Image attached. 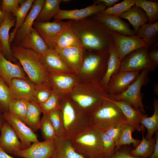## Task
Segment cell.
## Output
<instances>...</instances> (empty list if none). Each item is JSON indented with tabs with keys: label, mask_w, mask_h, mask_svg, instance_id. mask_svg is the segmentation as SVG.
Segmentation results:
<instances>
[{
	"label": "cell",
	"mask_w": 158,
	"mask_h": 158,
	"mask_svg": "<svg viewBox=\"0 0 158 158\" xmlns=\"http://www.w3.org/2000/svg\"><path fill=\"white\" fill-rule=\"evenodd\" d=\"M69 25V20L67 22L54 20L52 22L35 21L33 27L44 41L49 49L55 50L57 38L62 32Z\"/></svg>",
	"instance_id": "10"
},
{
	"label": "cell",
	"mask_w": 158,
	"mask_h": 158,
	"mask_svg": "<svg viewBox=\"0 0 158 158\" xmlns=\"http://www.w3.org/2000/svg\"><path fill=\"white\" fill-rule=\"evenodd\" d=\"M54 90L49 80L39 84H34L33 100L40 105L49 98Z\"/></svg>",
	"instance_id": "37"
},
{
	"label": "cell",
	"mask_w": 158,
	"mask_h": 158,
	"mask_svg": "<svg viewBox=\"0 0 158 158\" xmlns=\"http://www.w3.org/2000/svg\"><path fill=\"white\" fill-rule=\"evenodd\" d=\"M140 71H119L113 74L108 83V94L115 96L125 91L136 79Z\"/></svg>",
	"instance_id": "12"
},
{
	"label": "cell",
	"mask_w": 158,
	"mask_h": 158,
	"mask_svg": "<svg viewBox=\"0 0 158 158\" xmlns=\"http://www.w3.org/2000/svg\"><path fill=\"white\" fill-rule=\"evenodd\" d=\"M119 16L121 18L127 19L129 21L134 29L135 35L139 28L148 20L144 11L135 4L129 10Z\"/></svg>",
	"instance_id": "29"
},
{
	"label": "cell",
	"mask_w": 158,
	"mask_h": 158,
	"mask_svg": "<svg viewBox=\"0 0 158 158\" xmlns=\"http://www.w3.org/2000/svg\"><path fill=\"white\" fill-rule=\"evenodd\" d=\"M109 51H85L83 64L77 75L80 81L98 83L106 71Z\"/></svg>",
	"instance_id": "5"
},
{
	"label": "cell",
	"mask_w": 158,
	"mask_h": 158,
	"mask_svg": "<svg viewBox=\"0 0 158 158\" xmlns=\"http://www.w3.org/2000/svg\"><path fill=\"white\" fill-rule=\"evenodd\" d=\"M19 46L33 50L40 55L46 53L49 49L37 31L32 27L23 37Z\"/></svg>",
	"instance_id": "23"
},
{
	"label": "cell",
	"mask_w": 158,
	"mask_h": 158,
	"mask_svg": "<svg viewBox=\"0 0 158 158\" xmlns=\"http://www.w3.org/2000/svg\"><path fill=\"white\" fill-rule=\"evenodd\" d=\"M0 77L8 86L12 80L18 78L28 79L23 68L7 59L0 52Z\"/></svg>",
	"instance_id": "21"
},
{
	"label": "cell",
	"mask_w": 158,
	"mask_h": 158,
	"mask_svg": "<svg viewBox=\"0 0 158 158\" xmlns=\"http://www.w3.org/2000/svg\"><path fill=\"white\" fill-rule=\"evenodd\" d=\"M2 46L1 42L0 41V52H2Z\"/></svg>",
	"instance_id": "57"
},
{
	"label": "cell",
	"mask_w": 158,
	"mask_h": 158,
	"mask_svg": "<svg viewBox=\"0 0 158 158\" xmlns=\"http://www.w3.org/2000/svg\"><path fill=\"white\" fill-rule=\"evenodd\" d=\"M42 113L39 104L33 100H28L25 123L34 132L40 129V116Z\"/></svg>",
	"instance_id": "31"
},
{
	"label": "cell",
	"mask_w": 158,
	"mask_h": 158,
	"mask_svg": "<svg viewBox=\"0 0 158 158\" xmlns=\"http://www.w3.org/2000/svg\"><path fill=\"white\" fill-rule=\"evenodd\" d=\"M59 109L65 138L70 140L91 124L90 115L80 109L67 94H60Z\"/></svg>",
	"instance_id": "2"
},
{
	"label": "cell",
	"mask_w": 158,
	"mask_h": 158,
	"mask_svg": "<svg viewBox=\"0 0 158 158\" xmlns=\"http://www.w3.org/2000/svg\"><path fill=\"white\" fill-rule=\"evenodd\" d=\"M16 19H12L8 13L3 23L0 26V41L2 46V53L10 61L15 62L16 59L12 55L9 41L10 29L15 25Z\"/></svg>",
	"instance_id": "26"
},
{
	"label": "cell",
	"mask_w": 158,
	"mask_h": 158,
	"mask_svg": "<svg viewBox=\"0 0 158 158\" xmlns=\"http://www.w3.org/2000/svg\"><path fill=\"white\" fill-rule=\"evenodd\" d=\"M141 131L142 134V139L140 144L135 149L131 150V155L144 158H148L151 155L154 150L155 143V136L147 140L145 138L144 131V127L140 125Z\"/></svg>",
	"instance_id": "32"
},
{
	"label": "cell",
	"mask_w": 158,
	"mask_h": 158,
	"mask_svg": "<svg viewBox=\"0 0 158 158\" xmlns=\"http://www.w3.org/2000/svg\"><path fill=\"white\" fill-rule=\"evenodd\" d=\"M44 1L35 0L24 22L17 31L14 39L17 44H20L23 37L33 27L34 22L42 8Z\"/></svg>",
	"instance_id": "24"
},
{
	"label": "cell",
	"mask_w": 158,
	"mask_h": 158,
	"mask_svg": "<svg viewBox=\"0 0 158 158\" xmlns=\"http://www.w3.org/2000/svg\"><path fill=\"white\" fill-rule=\"evenodd\" d=\"M60 94L54 89L49 98L40 105L43 114H48L50 112L59 109Z\"/></svg>",
	"instance_id": "43"
},
{
	"label": "cell",
	"mask_w": 158,
	"mask_h": 158,
	"mask_svg": "<svg viewBox=\"0 0 158 158\" xmlns=\"http://www.w3.org/2000/svg\"><path fill=\"white\" fill-rule=\"evenodd\" d=\"M3 117L13 128L22 143L24 149L29 147L32 143L39 141L37 135L25 123L8 111L4 112Z\"/></svg>",
	"instance_id": "11"
},
{
	"label": "cell",
	"mask_w": 158,
	"mask_h": 158,
	"mask_svg": "<svg viewBox=\"0 0 158 158\" xmlns=\"http://www.w3.org/2000/svg\"><path fill=\"white\" fill-rule=\"evenodd\" d=\"M155 143L153 152L148 158H158V131L155 133Z\"/></svg>",
	"instance_id": "52"
},
{
	"label": "cell",
	"mask_w": 158,
	"mask_h": 158,
	"mask_svg": "<svg viewBox=\"0 0 158 158\" xmlns=\"http://www.w3.org/2000/svg\"><path fill=\"white\" fill-rule=\"evenodd\" d=\"M154 112L153 114L150 117L147 116L142 118L140 124L145 127L147 133L145 138L147 140L152 138L154 134L158 129V100L155 98L153 102Z\"/></svg>",
	"instance_id": "35"
},
{
	"label": "cell",
	"mask_w": 158,
	"mask_h": 158,
	"mask_svg": "<svg viewBox=\"0 0 158 158\" xmlns=\"http://www.w3.org/2000/svg\"><path fill=\"white\" fill-rule=\"evenodd\" d=\"M61 0H44L42 8L35 21L49 22L61 10L59 5Z\"/></svg>",
	"instance_id": "33"
},
{
	"label": "cell",
	"mask_w": 158,
	"mask_h": 158,
	"mask_svg": "<svg viewBox=\"0 0 158 158\" xmlns=\"http://www.w3.org/2000/svg\"><path fill=\"white\" fill-rule=\"evenodd\" d=\"M136 35L141 38L149 49L155 46L157 42L158 22L145 23L138 30Z\"/></svg>",
	"instance_id": "30"
},
{
	"label": "cell",
	"mask_w": 158,
	"mask_h": 158,
	"mask_svg": "<svg viewBox=\"0 0 158 158\" xmlns=\"http://www.w3.org/2000/svg\"><path fill=\"white\" fill-rule=\"evenodd\" d=\"M55 141V150L51 158H88L77 152L70 140L57 137Z\"/></svg>",
	"instance_id": "28"
},
{
	"label": "cell",
	"mask_w": 158,
	"mask_h": 158,
	"mask_svg": "<svg viewBox=\"0 0 158 158\" xmlns=\"http://www.w3.org/2000/svg\"><path fill=\"white\" fill-rule=\"evenodd\" d=\"M56 148L55 140L33 143L28 148L11 154L23 158H51Z\"/></svg>",
	"instance_id": "13"
},
{
	"label": "cell",
	"mask_w": 158,
	"mask_h": 158,
	"mask_svg": "<svg viewBox=\"0 0 158 158\" xmlns=\"http://www.w3.org/2000/svg\"><path fill=\"white\" fill-rule=\"evenodd\" d=\"M94 16L111 31L128 36L136 35L128 24L119 16L114 15L96 16Z\"/></svg>",
	"instance_id": "22"
},
{
	"label": "cell",
	"mask_w": 158,
	"mask_h": 158,
	"mask_svg": "<svg viewBox=\"0 0 158 158\" xmlns=\"http://www.w3.org/2000/svg\"><path fill=\"white\" fill-rule=\"evenodd\" d=\"M135 5L145 11L148 18V23H153L157 21V2L146 0H135Z\"/></svg>",
	"instance_id": "39"
},
{
	"label": "cell",
	"mask_w": 158,
	"mask_h": 158,
	"mask_svg": "<svg viewBox=\"0 0 158 158\" xmlns=\"http://www.w3.org/2000/svg\"><path fill=\"white\" fill-rule=\"evenodd\" d=\"M47 114L55 129L57 137L64 138L62 115L60 109L52 111Z\"/></svg>",
	"instance_id": "45"
},
{
	"label": "cell",
	"mask_w": 158,
	"mask_h": 158,
	"mask_svg": "<svg viewBox=\"0 0 158 158\" xmlns=\"http://www.w3.org/2000/svg\"><path fill=\"white\" fill-rule=\"evenodd\" d=\"M69 21L70 27L85 51H109L114 43L111 32L94 16Z\"/></svg>",
	"instance_id": "1"
},
{
	"label": "cell",
	"mask_w": 158,
	"mask_h": 158,
	"mask_svg": "<svg viewBox=\"0 0 158 158\" xmlns=\"http://www.w3.org/2000/svg\"><path fill=\"white\" fill-rule=\"evenodd\" d=\"M135 0H124L113 6L107 8L105 10L95 15H114L119 16L122 13L130 9L135 4Z\"/></svg>",
	"instance_id": "41"
},
{
	"label": "cell",
	"mask_w": 158,
	"mask_h": 158,
	"mask_svg": "<svg viewBox=\"0 0 158 158\" xmlns=\"http://www.w3.org/2000/svg\"><path fill=\"white\" fill-rule=\"evenodd\" d=\"M154 92L156 95H158V84H155L154 85Z\"/></svg>",
	"instance_id": "56"
},
{
	"label": "cell",
	"mask_w": 158,
	"mask_h": 158,
	"mask_svg": "<svg viewBox=\"0 0 158 158\" xmlns=\"http://www.w3.org/2000/svg\"><path fill=\"white\" fill-rule=\"evenodd\" d=\"M131 151L127 149L120 148L113 155L108 158H144L131 155Z\"/></svg>",
	"instance_id": "49"
},
{
	"label": "cell",
	"mask_w": 158,
	"mask_h": 158,
	"mask_svg": "<svg viewBox=\"0 0 158 158\" xmlns=\"http://www.w3.org/2000/svg\"><path fill=\"white\" fill-rule=\"evenodd\" d=\"M0 158H15L8 155L0 147Z\"/></svg>",
	"instance_id": "54"
},
{
	"label": "cell",
	"mask_w": 158,
	"mask_h": 158,
	"mask_svg": "<svg viewBox=\"0 0 158 158\" xmlns=\"http://www.w3.org/2000/svg\"><path fill=\"white\" fill-rule=\"evenodd\" d=\"M23 0H3L1 3V9L7 13L13 14L19 8V4Z\"/></svg>",
	"instance_id": "47"
},
{
	"label": "cell",
	"mask_w": 158,
	"mask_h": 158,
	"mask_svg": "<svg viewBox=\"0 0 158 158\" xmlns=\"http://www.w3.org/2000/svg\"><path fill=\"white\" fill-rule=\"evenodd\" d=\"M111 32L121 61L127 55L133 51L141 47H147L143 40L136 35H124Z\"/></svg>",
	"instance_id": "14"
},
{
	"label": "cell",
	"mask_w": 158,
	"mask_h": 158,
	"mask_svg": "<svg viewBox=\"0 0 158 158\" xmlns=\"http://www.w3.org/2000/svg\"><path fill=\"white\" fill-rule=\"evenodd\" d=\"M40 59L48 75L74 73L69 68L55 50L49 49L45 54L41 55Z\"/></svg>",
	"instance_id": "16"
},
{
	"label": "cell",
	"mask_w": 158,
	"mask_h": 158,
	"mask_svg": "<svg viewBox=\"0 0 158 158\" xmlns=\"http://www.w3.org/2000/svg\"><path fill=\"white\" fill-rule=\"evenodd\" d=\"M90 117L91 124L102 131L114 126L128 123L121 110L111 100L109 95L100 107L90 115Z\"/></svg>",
	"instance_id": "7"
},
{
	"label": "cell",
	"mask_w": 158,
	"mask_h": 158,
	"mask_svg": "<svg viewBox=\"0 0 158 158\" xmlns=\"http://www.w3.org/2000/svg\"><path fill=\"white\" fill-rule=\"evenodd\" d=\"M11 48L13 56L18 60L30 80L34 84L49 80L48 75L41 62L40 54L19 45H13Z\"/></svg>",
	"instance_id": "4"
},
{
	"label": "cell",
	"mask_w": 158,
	"mask_h": 158,
	"mask_svg": "<svg viewBox=\"0 0 158 158\" xmlns=\"http://www.w3.org/2000/svg\"><path fill=\"white\" fill-rule=\"evenodd\" d=\"M107 8L103 3L93 4L85 8L72 10H60L54 17V20L61 21L63 19L78 20L90 16L92 15L105 10Z\"/></svg>",
	"instance_id": "15"
},
{
	"label": "cell",
	"mask_w": 158,
	"mask_h": 158,
	"mask_svg": "<svg viewBox=\"0 0 158 158\" xmlns=\"http://www.w3.org/2000/svg\"><path fill=\"white\" fill-rule=\"evenodd\" d=\"M150 71L147 69H143L135 81L125 91L118 95L112 96L117 99L126 101L135 110L145 113L141 90L142 87L147 82L148 75Z\"/></svg>",
	"instance_id": "8"
},
{
	"label": "cell",
	"mask_w": 158,
	"mask_h": 158,
	"mask_svg": "<svg viewBox=\"0 0 158 158\" xmlns=\"http://www.w3.org/2000/svg\"><path fill=\"white\" fill-rule=\"evenodd\" d=\"M34 1V0H23L20 4L18 10L13 14L16 17L15 27L10 35V42L14 39L17 31L24 22L28 13L31 9Z\"/></svg>",
	"instance_id": "36"
},
{
	"label": "cell",
	"mask_w": 158,
	"mask_h": 158,
	"mask_svg": "<svg viewBox=\"0 0 158 158\" xmlns=\"http://www.w3.org/2000/svg\"><path fill=\"white\" fill-rule=\"evenodd\" d=\"M13 99L9 87L0 77V110L8 111L10 103Z\"/></svg>",
	"instance_id": "44"
},
{
	"label": "cell",
	"mask_w": 158,
	"mask_h": 158,
	"mask_svg": "<svg viewBox=\"0 0 158 158\" xmlns=\"http://www.w3.org/2000/svg\"><path fill=\"white\" fill-rule=\"evenodd\" d=\"M101 131L90 124L70 140L78 153L88 158H102Z\"/></svg>",
	"instance_id": "6"
},
{
	"label": "cell",
	"mask_w": 158,
	"mask_h": 158,
	"mask_svg": "<svg viewBox=\"0 0 158 158\" xmlns=\"http://www.w3.org/2000/svg\"><path fill=\"white\" fill-rule=\"evenodd\" d=\"M3 119L4 120L2 114L1 115L0 113V134L1 127L3 123L4 122L3 121Z\"/></svg>",
	"instance_id": "55"
},
{
	"label": "cell",
	"mask_w": 158,
	"mask_h": 158,
	"mask_svg": "<svg viewBox=\"0 0 158 158\" xmlns=\"http://www.w3.org/2000/svg\"><path fill=\"white\" fill-rule=\"evenodd\" d=\"M8 13L0 9V26L4 21Z\"/></svg>",
	"instance_id": "53"
},
{
	"label": "cell",
	"mask_w": 158,
	"mask_h": 158,
	"mask_svg": "<svg viewBox=\"0 0 158 158\" xmlns=\"http://www.w3.org/2000/svg\"><path fill=\"white\" fill-rule=\"evenodd\" d=\"M109 52L106 71L98 83L101 87L107 92L109 80L113 74L119 71L121 63L115 43L109 48Z\"/></svg>",
	"instance_id": "27"
},
{
	"label": "cell",
	"mask_w": 158,
	"mask_h": 158,
	"mask_svg": "<svg viewBox=\"0 0 158 158\" xmlns=\"http://www.w3.org/2000/svg\"><path fill=\"white\" fill-rule=\"evenodd\" d=\"M124 124H120L114 126L104 131L112 139L115 145L120 137Z\"/></svg>",
	"instance_id": "48"
},
{
	"label": "cell",
	"mask_w": 158,
	"mask_h": 158,
	"mask_svg": "<svg viewBox=\"0 0 158 158\" xmlns=\"http://www.w3.org/2000/svg\"><path fill=\"white\" fill-rule=\"evenodd\" d=\"M75 73L77 74L82 66L85 50L82 47L73 46L55 50Z\"/></svg>",
	"instance_id": "18"
},
{
	"label": "cell",
	"mask_w": 158,
	"mask_h": 158,
	"mask_svg": "<svg viewBox=\"0 0 158 158\" xmlns=\"http://www.w3.org/2000/svg\"><path fill=\"white\" fill-rule=\"evenodd\" d=\"M80 109L90 115L101 106L108 95L98 83L80 81L68 94Z\"/></svg>",
	"instance_id": "3"
},
{
	"label": "cell",
	"mask_w": 158,
	"mask_h": 158,
	"mask_svg": "<svg viewBox=\"0 0 158 158\" xmlns=\"http://www.w3.org/2000/svg\"><path fill=\"white\" fill-rule=\"evenodd\" d=\"M148 56L150 59L155 65L156 67L158 66V48H155L148 51Z\"/></svg>",
	"instance_id": "50"
},
{
	"label": "cell",
	"mask_w": 158,
	"mask_h": 158,
	"mask_svg": "<svg viewBox=\"0 0 158 158\" xmlns=\"http://www.w3.org/2000/svg\"><path fill=\"white\" fill-rule=\"evenodd\" d=\"M119 1V0H96L93 1V4H97L100 3H102L107 8H108L113 6Z\"/></svg>",
	"instance_id": "51"
},
{
	"label": "cell",
	"mask_w": 158,
	"mask_h": 158,
	"mask_svg": "<svg viewBox=\"0 0 158 158\" xmlns=\"http://www.w3.org/2000/svg\"><path fill=\"white\" fill-rule=\"evenodd\" d=\"M110 97L111 100L121 110L128 123L134 127L136 130L141 131L140 121L142 118L147 116V115L135 110L126 101L118 100Z\"/></svg>",
	"instance_id": "25"
},
{
	"label": "cell",
	"mask_w": 158,
	"mask_h": 158,
	"mask_svg": "<svg viewBox=\"0 0 158 158\" xmlns=\"http://www.w3.org/2000/svg\"><path fill=\"white\" fill-rule=\"evenodd\" d=\"M135 129L128 123H124L120 137L115 145V152L123 145L132 144L135 148L140 143L141 140L134 139L132 136V133Z\"/></svg>",
	"instance_id": "38"
},
{
	"label": "cell",
	"mask_w": 158,
	"mask_h": 158,
	"mask_svg": "<svg viewBox=\"0 0 158 158\" xmlns=\"http://www.w3.org/2000/svg\"><path fill=\"white\" fill-rule=\"evenodd\" d=\"M149 49L146 47L138 49L127 55L121 61L119 71H140L147 69L150 71L156 68L150 59Z\"/></svg>",
	"instance_id": "9"
},
{
	"label": "cell",
	"mask_w": 158,
	"mask_h": 158,
	"mask_svg": "<svg viewBox=\"0 0 158 158\" xmlns=\"http://www.w3.org/2000/svg\"><path fill=\"white\" fill-rule=\"evenodd\" d=\"M8 87L13 99L33 100L34 84L30 80L14 78Z\"/></svg>",
	"instance_id": "20"
},
{
	"label": "cell",
	"mask_w": 158,
	"mask_h": 158,
	"mask_svg": "<svg viewBox=\"0 0 158 158\" xmlns=\"http://www.w3.org/2000/svg\"><path fill=\"white\" fill-rule=\"evenodd\" d=\"M0 147L6 152L11 154L24 149L15 131L6 121L4 122L1 128Z\"/></svg>",
	"instance_id": "17"
},
{
	"label": "cell",
	"mask_w": 158,
	"mask_h": 158,
	"mask_svg": "<svg viewBox=\"0 0 158 158\" xmlns=\"http://www.w3.org/2000/svg\"><path fill=\"white\" fill-rule=\"evenodd\" d=\"M48 76L54 88L61 94H68L80 81L74 73L51 74Z\"/></svg>",
	"instance_id": "19"
},
{
	"label": "cell",
	"mask_w": 158,
	"mask_h": 158,
	"mask_svg": "<svg viewBox=\"0 0 158 158\" xmlns=\"http://www.w3.org/2000/svg\"><path fill=\"white\" fill-rule=\"evenodd\" d=\"M102 158H108L115 153V145L112 139L104 132L101 131Z\"/></svg>",
	"instance_id": "46"
},
{
	"label": "cell",
	"mask_w": 158,
	"mask_h": 158,
	"mask_svg": "<svg viewBox=\"0 0 158 158\" xmlns=\"http://www.w3.org/2000/svg\"><path fill=\"white\" fill-rule=\"evenodd\" d=\"M27 107V100L13 99L10 104L8 111L25 123Z\"/></svg>",
	"instance_id": "40"
},
{
	"label": "cell",
	"mask_w": 158,
	"mask_h": 158,
	"mask_svg": "<svg viewBox=\"0 0 158 158\" xmlns=\"http://www.w3.org/2000/svg\"><path fill=\"white\" fill-rule=\"evenodd\" d=\"M73 46L82 47L77 36L69 25L62 32L57 38L56 42L55 50Z\"/></svg>",
	"instance_id": "34"
},
{
	"label": "cell",
	"mask_w": 158,
	"mask_h": 158,
	"mask_svg": "<svg viewBox=\"0 0 158 158\" xmlns=\"http://www.w3.org/2000/svg\"><path fill=\"white\" fill-rule=\"evenodd\" d=\"M45 140H54L57 137L56 133L47 114H43L40 120V128Z\"/></svg>",
	"instance_id": "42"
}]
</instances>
